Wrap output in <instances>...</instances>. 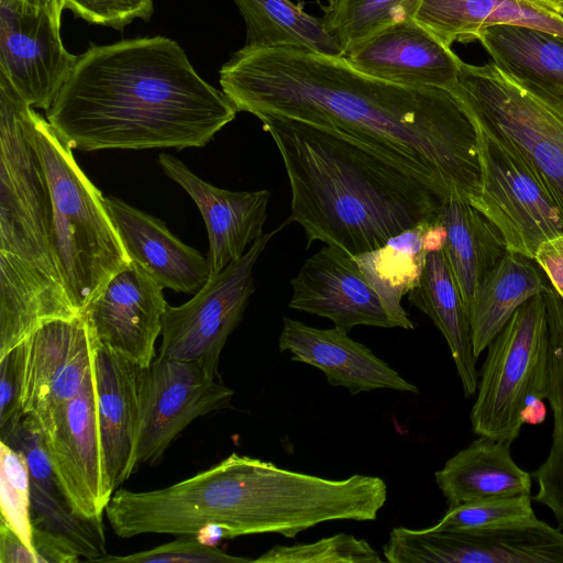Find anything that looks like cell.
Returning a JSON list of instances; mask_svg holds the SVG:
<instances>
[{"label":"cell","instance_id":"39","mask_svg":"<svg viewBox=\"0 0 563 563\" xmlns=\"http://www.w3.org/2000/svg\"><path fill=\"white\" fill-rule=\"evenodd\" d=\"M533 260L563 300V234L542 242Z\"/></svg>","mask_w":563,"mask_h":563},{"label":"cell","instance_id":"20","mask_svg":"<svg viewBox=\"0 0 563 563\" xmlns=\"http://www.w3.org/2000/svg\"><path fill=\"white\" fill-rule=\"evenodd\" d=\"M345 57L360 71L382 80L449 90L461 60L415 18L380 31Z\"/></svg>","mask_w":563,"mask_h":563},{"label":"cell","instance_id":"40","mask_svg":"<svg viewBox=\"0 0 563 563\" xmlns=\"http://www.w3.org/2000/svg\"><path fill=\"white\" fill-rule=\"evenodd\" d=\"M0 563H38L35 552L0 519Z\"/></svg>","mask_w":563,"mask_h":563},{"label":"cell","instance_id":"30","mask_svg":"<svg viewBox=\"0 0 563 563\" xmlns=\"http://www.w3.org/2000/svg\"><path fill=\"white\" fill-rule=\"evenodd\" d=\"M246 26L245 46H295L342 55L321 19L290 0H233Z\"/></svg>","mask_w":563,"mask_h":563},{"label":"cell","instance_id":"29","mask_svg":"<svg viewBox=\"0 0 563 563\" xmlns=\"http://www.w3.org/2000/svg\"><path fill=\"white\" fill-rule=\"evenodd\" d=\"M544 298L549 323L545 399L553 416V431L549 454L531 476L538 483L534 499L551 510L563 531V300L551 285Z\"/></svg>","mask_w":563,"mask_h":563},{"label":"cell","instance_id":"34","mask_svg":"<svg viewBox=\"0 0 563 563\" xmlns=\"http://www.w3.org/2000/svg\"><path fill=\"white\" fill-rule=\"evenodd\" d=\"M537 517L531 495L471 501L449 508L430 530H475L522 522Z\"/></svg>","mask_w":563,"mask_h":563},{"label":"cell","instance_id":"25","mask_svg":"<svg viewBox=\"0 0 563 563\" xmlns=\"http://www.w3.org/2000/svg\"><path fill=\"white\" fill-rule=\"evenodd\" d=\"M409 302L427 314L444 336L465 397L477 390V357L474 354L467 307L442 250L427 254Z\"/></svg>","mask_w":563,"mask_h":563},{"label":"cell","instance_id":"2","mask_svg":"<svg viewBox=\"0 0 563 563\" xmlns=\"http://www.w3.org/2000/svg\"><path fill=\"white\" fill-rule=\"evenodd\" d=\"M166 36L92 45L78 56L46 120L71 148L202 147L236 115Z\"/></svg>","mask_w":563,"mask_h":563},{"label":"cell","instance_id":"36","mask_svg":"<svg viewBox=\"0 0 563 563\" xmlns=\"http://www.w3.org/2000/svg\"><path fill=\"white\" fill-rule=\"evenodd\" d=\"M63 10L95 24L123 30L135 19L150 20L153 0H60Z\"/></svg>","mask_w":563,"mask_h":563},{"label":"cell","instance_id":"6","mask_svg":"<svg viewBox=\"0 0 563 563\" xmlns=\"http://www.w3.org/2000/svg\"><path fill=\"white\" fill-rule=\"evenodd\" d=\"M549 323L544 292L521 305L487 346L470 419L475 434L512 443L547 416Z\"/></svg>","mask_w":563,"mask_h":563},{"label":"cell","instance_id":"13","mask_svg":"<svg viewBox=\"0 0 563 563\" xmlns=\"http://www.w3.org/2000/svg\"><path fill=\"white\" fill-rule=\"evenodd\" d=\"M60 25L23 0H0V71L34 109H49L78 59Z\"/></svg>","mask_w":563,"mask_h":563},{"label":"cell","instance_id":"9","mask_svg":"<svg viewBox=\"0 0 563 563\" xmlns=\"http://www.w3.org/2000/svg\"><path fill=\"white\" fill-rule=\"evenodd\" d=\"M286 225L285 221L264 233L239 260L210 275L190 300L177 307L167 305L158 355L197 362L218 377L222 349L255 290L254 266L272 238Z\"/></svg>","mask_w":563,"mask_h":563},{"label":"cell","instance_id":"5","mask_svg":"<svg viewBox=\"0 0 563 563\" xmlns=\"http://www.w3.org/2000/svg\"><path fill=\"white\" fill-rule=\"evenodd\" d=\"M32 135L52 201V242L69 300L80 314L129 261L103 196L74 158L71 147L35 109Z\"/></svg>","mask_w":563,"mask_h":563},{"label":"cell","instance_id":"8","mask_svg":"<svg viewBox=\"0 0 563 563\" xmlns=\"http://www.w3.org/2000/svg\"><path fill=\"white\" fill-rule=\"evenodd\" d=\"M450 90L522 154L563 209V103L533 97L493 62L461 59Z\"/></svg>","mask_w":563,"mask_h":563},{"label":"cell","instance_id":"4","mask_svg":"<svg viewBox=\"0 0 563 563\" xmlns=\"http://www.w3.org/2000/svg\"><path fill=\"white\" fill-rule=\"evenodd\" d=\"M27 104L0 71V356L43 323L79 313L52 242V201Z\"/></svg>","mask_w":563,"mask_h":563},{"label":"cell","instance_id":"24","mask_svg":"<svg viewBox=\"0 0 563 563\" xmlns=\"http://www.w3.org/2000/svg\"><path fill=\"white\" fill-rule=\"evenodd\" d=\"M449 508L489 498L531 495V474L517 465L510 443L479 437L437 471Z\"/></svg>","mask_w":563,"mask_h":563},{"label":"cell","instance_id":"37","mask_svg":"<svg viewBox=\"0 0 563 563\" xmlns=\"http://www.w3.org/2000/svg\"><path fill=\"white\" fill-rule=\"evenodd\" d=\"M0 429L20 415L22 349L19 344L0 357Z\"/></svg>","mask_w":563,"mask_h":563},{"label":"cell","instance_id":"23","mask_svg":"<svg viewBox=\"0 0 563 563\" xmlns=\"http://www.w3.org/2000/svg\"><path fill=\"white\" fill-rule=\"evenodd\" d=\"M415 19L450 48L500 24L563 37V0H422Z\"/></svg>","mask_w":563,"mask_h":563},{"label":"cell","instance_id":"31","mask_svg":"<svg viewBox=\"0 0 563 563\" xmlns=\"http://www.w3.org/2000/svg\"><path fill=\"white\" fill-rule=\"evenodd\" d=\"M422 0H329L322 24L343 56L380 31L413 19Z\"/></svg>","mask_w":563,"mask_h":563},{"label":"cell","instance_id":"14","mask_svg":"<svg viewBox=\"0 0 563 563\" xmlns=\"http://www.w3.org/2000/svg\"><path fill=\"white\" fill-rule=\"evenodd\" d=\"M163 287L130 260L88 301L80 316L93 340L141 367L156 357L167 308Z\"/></svg>","mask_w":563,"mask_h":563},{"label":"cell","instance_id":"38","mask_svg":"<svg viewBox=\"0 0 563 563\" xmlns=\"http://www.w3.org/2000/svg\"><path fill=\"white\" fill-rule=\"evenodd\" d=\"M32 545L38 563H75L81 558L66 539L32 528Z\"/></svg>","mask_w":563,"mask_h":563},{"label":"cell","instance_id":"41","mask_svg":"<svg viewBox=\"0 0 563 563\" xmlns=\"http://www.w3.org/2000/svg\"><path fill=\"white\" fill-rule=\"evenodd\" d=\"M24 2L38 8L51 14L57 23L62 24L63 8L60 0H23Z\"/></svg>","mask_w":563,"mask_h":563},{"label":"cell","instance_id":"3","mask_svg":"<svg viewBox=\"0 0 563 563\" xmlns=\"http://www.w3.org/2000/svg\"><path fill=\"white\" fill-rule=\"evenodd\" d=\"M282 156L291 201L286 220L314 241L351 256L435 219L441 195L428 183L331 126L291 118L257 117Z\"/></svg>","mask_w":563,"mask_h":563},{"label":"cell","instance_id":"12","mask_svg":"<svg viewBox=\"0 0 563 563\" xmlns=\"http://www.w3.org/2000/svg\"><path fill=\"white\" fill-rule=\"evenodd\" d=\"M20 345V415L30 416L44 435L81 388L92 366L96 341L79 314L43 323Z\"/></svg>","mask_w":563,"mask_h":563},{"label":"cell","instance_id":"16","mask_svg":"<svg viewBox=\"0 0 563 563\" xmlns=\"http://www.w3.org/2000/svg\"><path fill=\"white\" fill-rule=\"evenodd\" d=\"M43 440L57 481L75 512L85 518H102L111 496L102 468L93 361L81 388Z\"/></svg>","mask_w":563,"mask_h":563},{"label":"cell","instance_id":"7","mask_svg":"<svg viewBox=\"0 0 563 563\" xmlns=\"http://www.w3.org/2000/svg\"><path fill=\"white\" fill-rule=\"evenodd\" d=\"M463 107L475 126L481 166L479 192L470 203L499 229L508 252L533 260L542 242L563 234V209L522 154Z\"/></svg>","mask_w":563,"mask_h":563},{"label":"cell","instance_id":"18","mask_svg":"<svg viewBox=\"0 0 563 563\" xmlns=\"http://www.w3.org/2000/svg\"><path fill=\"white\" fill-rule=\"evenodd\" d=\"M278 349L289 352L292 361L319 368L331 386L343 387L351 395L375 389L419 393L415 384L350 338L343 328L319 329L284 317Z\"/></svg>","mask_w":563,"mask_h":563},{"label":"cell","instance_id":"22","mask_svg":"<svg viewBox=\"0 0 563 563\" xmlns=\"http://www.w3.org/2000/svg\"><path fill=\"white\" fill-rule=\"evenodd\" d=\"M103 202L130 260L141 265L163 288L196 294L210 276L208 258L176 238L166 224L123 200Z\"/></svg>","mask_w":563,"mask_h":563},{"label":"cell","instance_id":"35","mask_svg":"<svg viewBox=\"0 0 563 563\" xmlns=\"http://www.w3.org/2000/svg\"><path fill=\"white\" fill-rule=\"evenodd\" d=\"M180 538L157 545L153 549L128 554L106 555L97 562L109 563H243L253 559L234 556L222 549L202 542L195 534L179 536Z\"/></svg>","mask_w":563,"mask_h":563},{"label":"cell","instance_id":"28","mask_svg":"<svg viewBox=\"0 0 563 563\" xmlns=\"http://www.w3.org/2000/svg\"><path fill=\"white\" fill-rule=\"evenodd\" d=\"M437 218L402 231L377 250L354 256L363 272L382 290L399 328L406 330L415 325L402 308L401 299L417 286L427 254L444 246L445 231L435 222Z\"/></svg>","mask_w":563,"mask_h":563},{"label":"cell","instance_id":"15","mask_svg":"<svg viewBox=\"0 0 563 563\" xmlns=\"http://www.w3.org/2000/svg\"><path fill=\"white\" fill-rule=\"evenodd\" d=\"M288 307L330 319L334 327H398L382 290L354 256L324 244L290 280Z\"/></svg>","mask_w":563,"mask_h":563},{"label":"cell","instance_id":"11","mask_svg":"<svg viewBox=\"0 0 563 563\" xmlns=\"http://www.w3.org/2000/svg\"><path fill=\"white\" fill-rule=\"evenodd\" d=\"M232 397L233 390L199 363L156 355L139 376L136 468L158 463L188 424L228 406Z\"/></svg>","mask_w":563,"mask_h":563},{"label":"cell","instance_id":"33","mask_svg":"<svg viewBox=\"0 0 563 563\" xmlns=\"http://www.w3.org/2000/svg\"><path fill=\"white\" fill-rule=\"evenodd\" d=\"M254 563H382L379 553L365 540L339 533L311 543L274 545Z\"/></svg>","mask_w":563,"mask_h":563},{"label":"cell","instance_id":"19","mask_svg":"<svg viewBox=\"0 0 563 563\" xmlns=\"http://www.w3.org/2000/svg\"><path fill=\"white\" fill-rule=\"evenodd\" d=\"M24 452L31 475V521L37 528L69 541L86 561L107 555L102 518H85L75 512L63 492L43 435L26 415L13 418L1 429V439Z\"/></svg>","mask_w":563,"mask_h":563},{"label":"cell","instance_id":"26","mask_svg":"<svg viewBox=\"0 0 563 563\" xmlns=\"http://www.w3.org/2000/svg\"><path fill=\"white\" fill-rule=\"evenodd\" d=\"M445 230L443 251L468 308L483 278L507 254L499 229L470 202L451 197L438 216Z\"/></svg>","mask_w":563,"mask_h":563},{"label":"cell","instance_id":"17","mask_svg":"<svg viewBox=\"0 0 563 563\" xmlns=\"http://www.w3.org/2000/svg\"><path fill=\"white\" fill-rule=\"evenodd\" d=\"M164 174L177 183L196 202L205 220L210 275L239 260L264 233L271 191H232L218 188L194 174L180 159L158 156Z\"/></svg>","mask_w":563,"mask_h":563},{"label":"cell","instance_id":"21","mask_svg":"<svg viewBox=\"0 0 563 563\" xmlns=\"http://www.w3.org/2000/svg\"><path fill=\"white\" fill-rule=\"evenodd\" d=\"M141 368L96 342L93 369L98 428L104 482L110 496L136 470Z\"/></svg>","mask_w":563,"mask_h":563},{"label":"cell","instance_id":"10","mask_svg":"<svg viewBox=\"0 0 563 563\" xmlns=\"http://www.w3.org/2000/svg\"><path fill=\"white\" fill-rule=\"evenodd\" d=\"M383 554L390 563H563V531L537 517L475 530L398 527Z\"/></svg>","mask_w":563,"mask_h":563},{"label":"cell","instance_id":"32","mask_svg":"<svg viewBox=\"0 0 563 563\" xmlns=\"http://www.w3.org/2000/svg\"><path fill=\"white\" fill-rule=\"evenodd\" d=\"M0 510L4 520L33 550L31 475L23 451L0 440Z\"/></svg>","mask_w":563,"mask_h":563},{"label":"cell","instance_id":"27","mask_svg":"<svg viewBox=\"0 0 563 563\" xmlns=\"http://www.w3.org/2000/svg\"><path fill=\"white\" fill-rule=\"evenodd\" d=\"M549 287L534 260L507 252L479 283L467 308L475 356L478 358L521 305Z\"/></svg>","mask_w":563,"mask_h":563},{"label":"cell","instance_id":"1","mask_svg":"<svg viewBox=\"0 0 563 563\" xmlns=\"http://www.w3.org/2000/svg\"><path fill=\"white\" fill-rule=\"evenodd\" d=\"M222 91L238 112L339 129L429 185L444 200L479 192L475 126L444 88L382 80L342 55L295 46H243L222 65Z\"/></svg>","mask_w":563,"mask_h":563}]
</instances>
